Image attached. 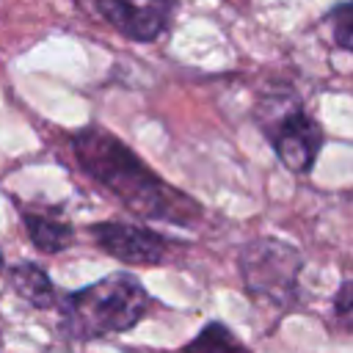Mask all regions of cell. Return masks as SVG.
<instances>
[{"label": "cell", "instance_id": "obj_1", "mask_svg": "<svg viewBox=\"0 0 353 353\" xmlns=\"http://www.w3.org/2000/svg\"><path fill=\"white\" fill-rule=\"evenodd\" d=\"M69 143L83 174L102 185L132 215L143 221H165L185 229L201 221L204 207L176 185L165 182L110 130L85 124L72 135Z\"/></svg>", "mask_w": 353, "mask_h": 353}, {"label": "cell", "instance_id": "obj_2", "mask_svg": "<svg viewBox=\"0 0 353 353\" xmlns=\"http://www.w3.org/2000/svg\"><path fill=\"white\" fill-rule=\"evenodd\" d=\"M152 309V295L132 273L116 270L61 298V328L72 339H102L135 328Z\"/></svg>", "mask_w": 353, "mask_h": 353}, {"label": "cell", "instance_id": "obj_3", "mask_svg": "<svg viewBox=\"0 0 353 353\" xmlns=\"http://www.w3.org/2000/svg\"><path fill=\"white\" fill-rule=\"evenodd\" d=\"M237 270L243 279V290L251 298L270 303L279 312H290L301 303L298 276L303 270V256L292 243L256 237L243 245Z\"/></svg>", "mask_w": 353, "mask_h": 353}, {"label": "cell", "instance_id": "obj_4", "mask_svg": "<svg viewBox=\"0 0 353 353\" xmlns=\"http://www.w3.org/2000/svg\"><path fill=\"white\" fill-rule=\"evenodd\" d=\"M256 121L287 171L306 176L314 168L325 146V132L295 97H281L279 102L265 99V113L256 110Z\"/></svg>", "mask_w": 353, "mask_h": 353}, {"label": "cell", "instance_id": "obj_5", "mask_svg": "<svg viewBox=\"0 0 353 353\" xmlns=\"http://www.w3.org/2000/svg\"><path fill=\"white\" fill-rule=\"evenodd\" d=\"M182 0H94L97 14L127 41L152 44L163 39Z\"/></svg>", "mask_w": 353, "mask_h": 353}, {"label": "cell", "instance_id": "obj_6", "mask_svg": "<svg viewBox=\"0 0 353 353\" xmlns=\"http://www.w3.org/2000/svg\"><path fill=\"white\" fill-rule=\"evenodd\" d=\"M94 243L113 259L124 265H163L171 254V240L152 226L132 221H99L91 229Z\"/></svg>", "mask_w": 353, "mask_h": 353}, {"label": "cell", "instance_id": "obj_7", "mask_svg": "<svg viewBox=\"0 0 353 353\" xmlns=\"http://www.w3.org/2000/svg\"><path fill=\"white\" fill-rule=\"evenodd\" d=\"M8 284L33 309H52L58 303L55 284L50 281V276L36 262H17L8 270Z\"/></svg>", "mask_w": 353, "mask_h": 353}, {"label": "cell", "instance_id": "obj_8", "mask_svg": "<svg viewBox=\"0 0 353 353\" xmlns=\"http://www.w3.org/2000/svg\"><path fill=\"white\" fill-rule=\"evenodd\" d=\"M25 229H28V237L30 243L44 251V254H58L63 248L72 245L74 240V229L69 221L58 218L55 212H41V210H28L25 215Z\"/></svg>", "mask_w": 353, "mask_h": 353}, {"label": "cell", "instance_id": "obj_9", "mask_svg": "<svg viewBox=\"0 0 353 353\" xmlns=\"http://www.w3.org/2000/svg\"><path fill=\"white\" fill-rule=\"evenodd\" d=\"M176 353H251V347L243 339H237V334L226 323L212 320Z\"/></svg>", "mask_w": 353, "mask_h": 353}, {"label": "cell", "instance_id": "obj_10", "mask_svg": "<svg viewBox=\"0 0 353 353\" xmlns=\"http://www.w3.org/2000/svg\"><path fill=\"white\" fill-rule=\"evenodd\" d=\"M323 22L328 25L334 47L353 55V0L331 3V8L323 14Z\"/></svg>", "mask_w": 353, "mask_h": 353}, {"label": "cell", "instance_id": "obj_11", "mask_svg": "<svg viewBox=\"0 0 353 353\" xmlns=\"http://www.w3.org/2000/svg\"><path fill=\"white\" fill-rule=\"evenodd\" d=\"M331 323L334 328L353 334V279H342L331 298Z\"/></svg>", "mask_w": 353, "mask_h": 353}, {"label": "cell", "instance_id": "obj_12", "mask_svg": "<svg viewBox=\"0 0 353 353\" xmlns=\"http://www.w3.org/2000/svg\"><path fill=\"white\" fill-rule=\"evenodd\" d=\"M3 265H6V262H3V251H0V270H3Z\"/></svg>", "mask_w": 353, "mask_h": 353}]
</instances>
